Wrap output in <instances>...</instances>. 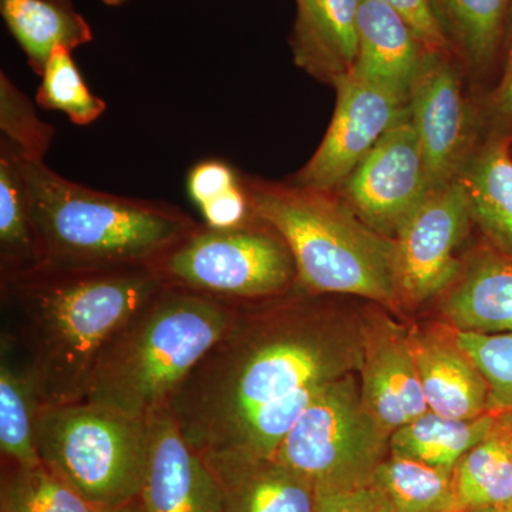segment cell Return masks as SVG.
Listing matches in <instances>:
<instances>
[{
    "mask_svg": "<svg viewBox=\"0 0 512 512\" xmlns=\"http://www.w3.org/2000/svg\"><path fill=\"white\" fill-rule=\"evenodd\" d=\"M259 302L237 303L227 330L171 400L175 424L200 456L232 450L269 404L348 373V355L319 316Z\"/></svg>",
    "mask_w": 512,
    "mask_h": 512,
    "instance_id": "obj_1",
    "label": "cell"
},
{
    "mask_svg": "<svg viewBox=\"0 0 512 512\" xmlns=\"http://www.w3.org/2000/svg\"><path fill=\"white\" fill-rule=\"evenodd\" d=\"M164 284L151 266L37 268L2 278L10 333L43 406L82 402L100 353Z\"/></svg>",
    "mask_w": 512,
    "mask_h": 512,
    "instance_id": "obj_2",
    "label": "cell"
},
{
    "mask_svg": "<svg viewBox=\"0 0 512 512\" xmlns=\"http://www.w3.org/2000/svg\"><path fill=\"white\" fill-rule=\"evenodd\" d=\"M39 268L79 271L150 266L201 227L164 202L84 187L20 156Z\"/></svg>",
    "mask_w": 512,
    "mask_h": 512,
    "instance_id": "obj_3",
    "label": "cell"
},
{
    "mask_svg": "<svg viewBox=\"0 0 512 512\" xmlns=\"http://www.w3.org/2000/svg\"><path fill=\"white\" fill-rule=\"evenodd\" d=\"M235 306L163 286L100 353L84 400L136 419L156 416L227 330Z\"/></svg>",
    "mask_w": 512,
    "mask_h": 512,
    "instance_id": "obj_4",
    "label": "cell"
},
{
    "mask_svg": "<svg viewBox=\"0 0 512 512\" xmlns=\"http://www.w3.org/2000/svg\"><path fill=\"white\" fill-rule=\"evenodd\" d=\"M259 220L291 249L296 285L309 293H352L399 306L394 284V239L367 227L330 192L298 185L245 181Z\"/></svg>",
    "mask_w": 512,
    "mask_h": 512,
    "instance_id": "obj_5",
    "label": "cell"
},
{
    "mask_svg": "<svg viewBox=\"0 0 512 512\" xmlns=\"http://www.w3.org/2000/svg\"><path fill=\"white\" fill-rule=\"evenodd\" d=\"M36 448L43 466L84 500L114 511L137 503L146 474L148 420L82 402L42 406Z\"/></svg>",
    "mask_w": 512,
    "mask_h": 512,
    "instance_id": "obj_6",
    "label": "cell"
},
{
    "mask_svg": "<svg viewBox=\"0 0 512 512\" xmlns=\"http://www.w3.org/2000/svg\"><path fill=\"white\" fill-rule=\"evenodd\" d=\"M150 266L164 286L235 303L276 298L296 285L291 249L259 218L234 229L202 224Z\"/></svg>",
    "mask_w": 512,
    "mask_h": 512,
    "instance_id": "obj_7",
    "label": "cell"
},
{
    "mask_svg": "<svg viewBox=\"0 0 512 512\" xmlns=\"http://www.w3.org/2000/svg\"><path fill=\"white\" fill-rule=\"evenodd\" d=\"M390 437L366 412L352 375L330 380L306 407L275 460L309 481L318 494L372 485L389 456Z\"/></svg>",
    "mask_w": 512,
    "mask_h": 512,
    "instance_id": "obj_8",
    "label": "cell"
},
{
    "mask_svg": "<svg viewBox=\"0 0 512 512\" xmlns=\"http://www.w3.org/2000/svg\"><path fill=\"white\" fill-rule=\"evenodd\" d=\"M335 114L326 136L309 163L296 174L293 185L330 192L345 183L357 165L404 116L410 94L392 84L349 70L335 79Z\"/></svg>",
    "mask_w": 512,
    "mask_h": 512,
    "instance_id": "obj_9",
    "label": "cell"
},
{
    "mask_svg": "<svg viewBox=\"0 0 512 512\" xmlns=\"http://www.w3.org/2000/svg\"><path fill=\"white\" fill-rule=\"evenodd\" d=\"M340 188L345 204L367 227L383 237L396 238L433 191L410 110L380 138Z\"/></svg>",
    "mask_w": 512,
    "mask_h": 512,
    "instance_id": "obj_10",
    "label": "cell"
},
{
    "mask_svg": "<svg viewBox=\"0 0 512 512\" xmlns=\"http://www.w3.org/2000/svg\"><path fill=\"white\" fill-rule=\"evenodd\" d=\"M470 221L458 180L431 191L394 238V284L400 305H420L457 281L460 264L454 252Z\"/></svg>",
    "mask_w": 512,
    "mask_h": 512,
    "instance_id": "obj_11",
    "label": "cell"
},
{
    "mask_svg": "<svg viewBox=\"0 0 512 512\" xmlns=\"http://www.w3.org/2000/svg\"><path fill=\"white\" fill-rule=\"evenodd\" d=\"M360 375L363 406L387 437L429 412L410 330L386 316L370 320L363 332Z\"/></svg>",
    "mask_w": 512,
    "mask_h": 512,
    "instance_id": "obj_12",
    "label": "cell"
},
{
    "mask_svg": "<svg viewBox=\"0 0 512 512\" xmlns=\"http://www.w3.org/2000/svg\"><path fill=\"white\" fill-rule=\"evenodd\" d=\"M410 119L433 191L453 183L471 137L470 111L456 70L436 53L427 55L414 83Z\"/></svg>",
    "mask_w": 512,
    "mask_h": 512,
    "instance_id": "obj_13",
    "label": "cell"
},
{
    "mask_svg": "<svg viewBox=\"0 0 512 512\" xmlns=\"http://www.w3.org/2000/svg\"><path fill=\"white\" fill-rule=\"evenodd\" d=\"M136 512H222L217 480L184 439L170 407L148 419L147 467Z\"/></svg>",
    "mask_w": 512,
    "mask_h": 512,
    "instance_id": "obj_14",
    "label": "cell"
},
{
    "mask_svg": "<svg viewBox=\"0 0 512 512\" xmlns=\"http://www.w3.org/2000/svg\"><path fill=\"white\" fill-rule=\"evenodd\" d=\"M410 343L431 412L460 420L491 412L490 386L451 326L410 330Z\"/></svg>",
    "mask_w": 512,
    "mask_h": 512,
    "instance_id": "obj_15",
    "label": "cell"
},
{
    "mask_svg": "<svg viewBox=\"0 0 512 512\" xmlns=\"http://www.w3.org/2000/svg\"><path fill=\"white\" fill-rule=\"evenodd\" d=\"M221 491L222 512H315L318 491L275 458L202 454Z\"/></svg>",
    "mask_w": 512,
    "mask_h": 512,
    "instance_id": "obj_16",
    "label": "cell"
},
{
    "mask_svg": "<svg viewBox=\"0 0 512 512\" xmlns=\"http://www.w3.org/2000/svg\"><path fill=\"white\" fill-rule=\"evenodd\" d=\"M423 50L429 52L396 10L382 0L360 2L353 73L412 94L427 57Z\"/></svg>",
    "mask_w": 512,
    "mask_h": 512,
    "instance_id": "obj_17",
    "label": "cell"
},
{
    "mask_svg": "<svg viewBox=\"0 0 512 512\" xmlns=\"http://www.w3.org/2000/svg\"><path fill=\"white\" fill-rule=\"evenodd\" d=\"M456 282L441 305L451 328L512 335V258L481 252Z\"/></svg>",
    "mask_w": 512,
    "mask_h": 512,
    "instance_id": "obj_18",
    "label": "cell"
},
{
    "mask_svg": "<svg viewBox=\"0 0 512 512\" xmlns=\"http://www.w3.org/2000/svg\"><path fill=\"white\" fill-rule=\"evenodd\" d=\"M292 47L296 62L313 74L348 73L357 57V16L362 0H296Z\"/></svg>",
    "mask_w": 512,
    "mask_h": 512,
    "instance_id": "obj_19",
    "label": "cell"
},
{
    "mask_svg": "<svg viewBox=\"0 0 512 512\" xmlns=\"http://www.w3.org/2000/svg\"><path fill=\"white\" fill-rule=\"evenodd\" d=\"M511 138L495 137L461 171L458 183L466 194L471 221L494 249L512 258Z\"/></svg>",
    "mask_w": 512,
    "mask_h": 512,
    "instance_id": "obj_20",
    "label": "cell"
},
{
    "mask_svg": "<svg viewBox=\"0 0 512 512\" xmlns=\"http://www.w3.org/2000/svg\"><path fill=\"white\" fill-rule=\"evenodd\" d=\"M33 373L10 333L0 339V454L6 464L42 463L36 448V420L42 409Z\"/></svg>",
    "mask_w": 512,
    "mask_h": 512,
    "instance_id": "obj_21",
    "label": "cell"
},
{
    "mask_svg": "<svg viewBox=\"0 0 512 512\" xmlns=\"http://www.w3.org/2000/svg\"><path fill=\"white\" fill-rule=\"evenodd\" d=\"M0 12L39 76L56 47L74 50L93 40L82 15L50 0H0Z\"/></svg>",
    "mask_w": 512,
    "mask_h": 512,
    "instance_id": "obj_22",
    "label": "cell"
},
{
    "mask_svg": "<svg viewBox=\"0 0 512 512\" xmlns=\"http://www.w3.org/2000/svg\"><path fill=\"white\" fill-rule=\"evenodd\" d=\"M458 512L497 510L512 504V457L507 414L453 468Z\"/></svg>",
    "mask_w": 512,
    "mask_h": 512,
    "instance_id": "obj_23",
    "label": "cell"
},
{
    "mask_svg": "<svg viewBox=\"0 0 512 512\" xmlns=\"http://www.w3.org/2000/svg\"><path fill=\"white\" fill-rule=\"evenodd\" d=\"M497 412L476 419H448L440 414L424 413L390 436V453L412 458L427 466L453 470L460 458L481 443L494 429Z\"/></svg>",
    "mask_w": 512,
    "mask_h": 512,
    "instance_id": "obj_24",
    "label": "cell"
},
{
    "mask_svg": "<svg viewBox=\"0 0 512 512\" xmlns=\"http://www.w3.org/2000/svg\"><path fill=\"white\" fill-rule=\"evenodd\" d=\"M39 268L28 188L20 154L0 141V278L28 274Z\"/></svg>",
    "mask_w": 512,
    "mask_h": 512,
    "instance_id": "obj_25",
    "label": "cell"
},
{
    "mask_svg": "<svg viewBox=\"0 0 512 512\" xmlns=\"http://www.w3.org/2000/svg\"><path fill=\"white\" fill-rule=\"evenodd\" d=\"M393 512H458L453 470L389 453L372 481Z\"/></svg>",
    "mask_w": 512,
    "mask_h": 512,
    "instance_id": "obj_26",
    "label": "cell"
},
{
    "mask_svg": "<svg viewBox=\"0 0 512 512\" xmlns=\"http://www.w3.org/2000/svg\"><path fill=\"white\" fill-rule=\"evenodd\" d=\"M444 30L476 66L493 62L507 39L512 0H431Z\"/></svg>",
    "mask_w": 512,
    "mask_h": 512,
    "instance_id": "obj_27",
    "label": "cell"
},
{
    "mask_svg": "<svg viewBox=\"0 0 512 512\" xmlns=\"http://www.w3.org/2000/svg\"><path fill=\"white\" fill-rule=\"evenodd\" d=\"M0 512L111 511L84 500L40 463L32 467L6 464L0 485Z\"/></svg>",
    "mask_w": 512,
    "mask_h": 512,
    "instance_id": "obj_28",
    "label": "cell"
},
{
    "mask_svg": "<svg viewBox=\"0 0 512 512\" xmlns=\"http://www.w3.org/2000/svg\"><path fill=\"white\" fill-rule=\"evenodd\" d=\"M69 47H56L47 60L36 100L47 110L62 111L76 126H89L103 116L106 103L90 92Z\"/></svg>",
    "mask_w": 512,
    "mask_h": 512,
    "instance_id": "obj_29",
    "label": "cell"
},
{
    "mask_svg": "<svg viewBox=\"0 0 512 512\" xmlns=\"http://www.w3.org/2000/svg\"><path fill=\"white\" fill-rule=\"evenodd\" d=\"M0 130L2 140L30 161H43L55 134L5 73L0 76Z\"/></svg>",
    "mask_w": 512,
    "mask_h": 512,
    "instance_id": "obj_30",
    "label": "cell"
},
{
    "mask_svg": "<svg viewBox=\"0 0 512 512\" xmlns=\"http://www.w3.org/2000/svg\"><path fill=\"white\" fill-rule=\"evenodd\" d=\"M454 329V328H453ZM457 343L490 386L491 412L512 413V335L454 329Z\"/></svg>",
    "mask_w": 512,
    "mask_h": 512,
    "instance_id": "obj_31",
    "label": "cell"
},
{
    "mask_svg": "<svg viewBox=\"0 0 512 512\" xmlns=\"http://www.w3.org/2000/svg\"><path fill=\"white\" fill-rule=\"evenodd\" d=\"M396 10L430 53L441 55L448 47V36L431 0H382Z\"/></svg>",
    "mask_w": 512,
    "mask_h": 512,
    "instance_id": "obj_32",
    "label": "cell"
},
{
    "mask_svg": "<svg viewBox=\"0 0 512 512\" xmlns=\"http://www.w3.org/2000/svg\"><path fill=\"white\" fill-rule=\"evenodd\" d=\"M241 180L234 168L229 167L224 161H201L191 168L187 177V191L191 201L201 208L215 198L220 197Z\"/></svg>",
    "mask_w": 512,
    "mask_h": 512,
    "instance_id": "obj_33",
    "label": "cell"
},
{
    "mask_svg": "<svg viewBox=\"0 0 512 512\" xmlns=\"http://www.w3.org/2000/svg\"><path fill=\"white\" fill-rule=\"evenodd\" d=\"M204 225L214 229L241 228L255 220L244 184L239 183L200 208Z\"/></svg>",
    "mask_w": 512,
    "mask_h": 512,
    "instance_id": "obj_34",
    "label": "cell"
},
{
    "mask_svg": "<svg viewBox=\"0 0 512 512\" xmlns=\"http://www.w3.org/2000/svg\"><path fill=\"white\" fill-rule=\"evenodd\" d=\"M315 512H393L389 501L373 485L346 493L318 494Z\"/></svg>",
    "mask_w": 512,
    "mask_h": 512,
    "instance_id": "obj_35",
    "label": "cell"
},
{
    "mask_svg": "<svg viewBox=\"0 0 512 512\" xmlns=\"http://www.w3.org/2000/svg\"><path fill=\"white\" fill-rule=\"evenodd\" d=\"M505 43H507V62H505L503 80L495 93L494 107L495 113L501 120L512 124V22Z\"/></svg>",
    "mask_w": 512,
    "mask_h": 512,
    "instance_id": "obj_36",
    "label": "cell"
},
{
    "mask_svg": "<svg viewBox=\"0 0 512 512\" xmlns=\"http://www.w3.org/2000/svg\"><path fill=\"white\" fill-rule=\"evenodd\" d=\"M505 414H507L508 441H510V450H511V457H512V413H505Z\"/></svg>",
    "mask_w": 512,
    "mask_h": 512,
    "instance_id": "obj_37",
    "label": "cell"
},
{
    "mask_svg": "<svg viewBox=\"0 0 512 512\" xmlns=\"http://www.w3.org/2000/svg\"><path fill=\"white\" fill-rule=\"evenodd\" d=\"M101 2L106 3L107 6H120L124 5L128 0H101Z\"/></svg>",
    "mask_w": 512,
    "mask_h": 512,
    "instance_id": "obj_38",
    "label": "cell"
},
{
    "mask_svg": "<svg viewBox=\"0 0 512 512\" xmlns=\"http://www.w3.org/2000/svg\"><path fill=\"white\" fill-rule=\"evenodd\" d=\"M50 2L57 3V5L66 6V8H73L72 0H50Z\"/></svg>",
    "mask_w": 512,
    "mask_h": 512,
    "instance_id": "obj_39",
    "label": "cell"
},
{
    "mask_svg": "<svg viewBox=\"0 0 512 512\" xmlns=\"http://www.w3.org/2000/svg\"><path fill=\"white\" fill-rule=\"evenodd\" d=\"M480 512H512V504L507 505V507L497 508V510H488V511H480Z\"/></svg>",
    "mask_w": 512,
    "mask_h": 512,
    "instance_id": "obj_40",
    "label": "cell"
},
{
    "mask_svg": "<svg viewBox=\"0 0 512 512\" xmlns=\"http://www.w3.org/2000/svg\"><path fill=\"white\" fill-rule=\"evenodd\" d=\"M136 504L128 505V507L120 508V510L111 511V512H134L136 510Z\"/></svg>",
    "mask_w": 512,
    "mask_h": 512,
    "instance_id": "obj_41",
    "label": "cell"
},
{
    "mask_svg": "<svg viewBox=\"0 0 512 512\" xmlns=\"http://www.w3.org/2000/svg\"><path fill=\"white\" fill-rule=\"evenodd\" d=\"M136 507H137V505H136ZM134 512H136V510H134Z\"/></svg>",
    "mask_w": 512,
    "mask_h": 512,
    "instance_id": "obj_42",
    "label": "cell"
}]
</instances>
